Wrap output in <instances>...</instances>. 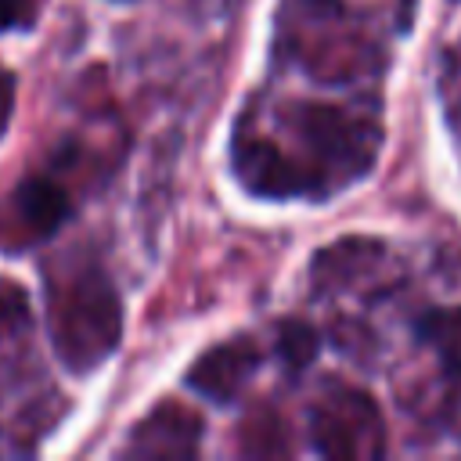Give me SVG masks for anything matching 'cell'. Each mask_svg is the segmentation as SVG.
Returning <instances> with one entry per match:
<instances>
[{"label":"cell","mask_w":461,"mask_h":461,"mask_svg":"<svg viewBox=\"0 0 461 461\" xmlns=\"http://www.w3.org/2000/svg\"><path fill=\"white\" fill-rule=\"evenodd\" d=\"M382 263H385L382 245L364 241V238H349V241H339V245L324 249L313 259V285L321 292L342 288V285H353L360 277H371Z\"/></svg>","instance_id":"8"},{"label":"cell","mask_w":461,"mask_h":461,"mask_svg":"<svg viewBox=\"0 0 461 461\" xmlns=\"http://www.w3.org/2000/svg\"><path fill=\"white\" fill-rule=\"evenodd\" d=\"M256 367H259V346L249 335H234V339H223L212 349H205L187 367V385L198 396H205L209 403L227 407L249 385Z\"/></svg>","instance_id":"5"},{"label":"cell","mask_w":461,"mask_h":461,"mask_svg":"<svg viewBox=\"0 0 461 461\" xmlns=\"http://www.w3.org/2000/svg\"><path fill=\"white\" fill-rule=\"evenodd\" d=\"M202 443V418L180 403H158L133 425L126 454L137 457H191Z\"/></svg>","instance_id":"6"},{"label":"cell","mask_w":461,"mask_h":461,"mask_svg":"<svg viewBox=\"0 0 461 461\" xmlns=\"http://www.w3.org/2000/svg\"><path fill=\"white\" fill-rule=\"evenodd\" d=\"M72 216V194L47 173L22 176L0 202V249L22 252L50 238Z\"/></svg>","instance_id":"4"},{"label":"cell","mask_w":461,"mask_h":461,"mask_svg":"<svg viewBox=\"0 0 461 461\" xmlns=\"http://www.w3.org/2000/svg\"><path fill=\"white\" fill-rule=\"evenodd\" d=\"M421 335H425V342L432 346V353H436L443 375H447L454 385H461V306L429 313V317L421 321Z\"/></svg>","instance_id":"9"},{"label":"cell","mask_w":461,"mask_h":461,"mask_svg":"<svg viewBox=\"0 0 461 461\" xmlns=\"http://www.w3.org/2000/svg\"><path fill=\"white\" fill-rule=\"evenodd\" d=\"M310 439L324 457H382L385 421L364 389L335 382L310 407Z\"/></svg>","instance_id":"3"},{"label":"cell","mask_w":461,"mask_h":461,"mask_svg":"<svg viewBox=\"0 0 461 461\" xmlns=\"http://www.w3.org/2000/svg\"><path fill=\"white\" fill-rule=\"evenodd\" d=\"M29 22V0H0V32Z\"/></svg>","instance_id":"11"},{"label":"cell","mask_w":461,"mask_h":461,"mask_svg":"<svg viewBox=\"0 0 461 461\" xmlns=\"http://www.w3.org/2000/svg\"><path fill=\"white\" fill-rule=\"evenodd\" d=\"M277 357L285 360L288 371H303L317 357V335H313V328L303 324V321L281 324V331H277Z\"/></svg>","instance_id":"10"},{"label":"cell","mask_w":461,"mask_h":461,"mask_svg":"<svg viewBox=\"0 0 461 461\" xmlns=\"http://www.w3.org/2000/svg\"><path fill=\"white\" fill-rule=\"evenodd\" d=\"M32 360V324H29V303L25 292L14 281H0V396L11 389L29 385Z\"/></svg>","instance_id":"7"},{"label":"cell","mask_w":461,"mask_h":461,"mask_svg":"<svg viewBox=\"0 0 461 461\" xmlns=\"http://www.w3.org/2000/svg\"><path fill=\"white\" fill-rule=\"evenodd\" d=\"M43 299L54 349L68 371L90 375L119 349L122 299L97 259L65 256L43 267Z\"/></svg>","instance_id":"2"},{"label":"cell","mask_w":461,"mask_h":461,"mask_svg":"<svg viewBox=\"0 0 461 461\" xmlns=\"http://www.w3.org/2000/svg\"><path fill=\"white\" fill-rule=\"evenodd\" d=\"M270 119L277 137L241 122L230 144L234 176L259 198H324L364 176L382 144L378 119L346 104L285 101Z\"/></svg>","instance_id":"1"},{"label":"cell","mask_w":461,"mask_h":461,"mask_svg":"<svg viewBox=\"0 0 461 461\" xmlns=\"http://www.w3.org/2000/svg\"><path fill=\"white\" fill-rule=\"evenodd\" d=\"M11 108H14V79L7 68H0V133L11 122Z\"/></svg>","instance_id":"12"}]
</instances>
